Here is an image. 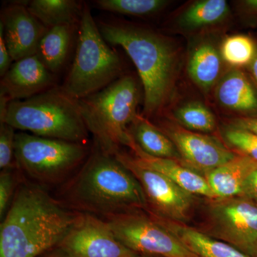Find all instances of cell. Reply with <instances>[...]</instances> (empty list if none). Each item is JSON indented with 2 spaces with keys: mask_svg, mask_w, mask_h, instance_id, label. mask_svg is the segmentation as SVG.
<instances>
[{
  "mask_svg": "<svg viewBox=\"0 0 257 257\" xmlns=\"http://www.w3.org/2000/svg\"><path fill=\"white\" fill-rule=\"evenodd\" d=\"M125 246L144 256L198 257L167 227L145 212L120 214L106 219Z\"/></svg>",
  "mask_w": 257,
  "mask_h": 257,
  "instance_id": "obj_8",
  "label": "cell"
},
{
  "mask_svg": "<svg viewBox=\"0 0 257 257\" xmlns=\"http://www.w3.org/2000/svg\"><path fill=\"white\" fill-rule=\"evenodd\" d=\"M130 133L138 146L150 156L172 160L180 158L172 140L142 115L138 114L134 119Z\"/></svg>",
  "mask_w": 257,
  "mask_h": 257,
  "instance_id": "obj_20",
  "label": "cell"
},
{
  "mask_svg": "<svg viewBox=\"0 0 257 257\" xmlns=\"http://www.w3.org/2000/svg\"><path fill=\"white\" fill-rule=\"evenodd\" d=\"M72 67L61 87L77 100L99 92L122 76V63L101 35L87 4L79 25Z\"/></svg>",
  "mask_w": 257,
  "mask_h": 257,
  "instance_id": "obj_6",
  "label": "cell"
},
{
  "mask_svg": "<svg viewBox=\"0 0 257 257\" xmlns=\"http://www.w3.org/2000/svg\"><path fill=\"white\" fill-rule=\"evenodd\" d=\"M128 147L133 152L134 160L139 165L160 172L192 195L215 199L207 179L201 174L175 160L159 158L147 155L135 143L134 139Z\"/></svg>",
  "mask_w": 257,
  "mask_h": 257,
  "instance_id": "obj_15",
  "label": "cell"
},
{
  "mask_svg": "<svg viewBox=\"0 0 257 257\" xmlns=\"http://www.w3.org/2000/svg\"><path fill=\"white\" fill-rule=\"evenodd\" d=\"M256 170V161L244 155H236L204 177L215 199H224L241 195L245 182Z\"/></svg>",
  "mask_w": 257,
  "mask_h": 257,
  "instance_id": "obj_16",
  "label": "cell"
},
{
  "mask_svg": "<svg viewBox=\"0 0 257 257\" xmlns=\"http://www.w3.org/2000/svg\"><path fill=\"white\" fill-rule=\"evenodd\" d=\"M25 177L15 166L11 168L5 169L0 172V219H4L12 202L19 184L21 183Z\"/></svg>",
  "mask_w": 257,
  "mask_h": 257,
  "instance_id": "obj_27",
  "label": "cell"
},
{
  "mask_svg": "<svg viewBox=\"0 0 257 257\" xmlns=\"http://www.w3.org/2000/svg\"><path fill=\"white\" fill-rule=\"evenodd\" d=\"M92 148L88 145L18 133L16 167L30 182L44 187L62 185L80 169Z\"/></svg>",
  "mask_w": 257,
  "mask_h": 257,
  "instance_id": "obj_7",
  "label": "cell"
},
{
  "mask_svg": "<svg viewBox=\"0 0 257 257\" xmlns=\"http://www.w3.org/2000/svg\"><path fill=\"white\" fill-rule=\"evenodd\" d=\"M37 257H73L69 254L66 250L60 246H56L55 247L47 250L45 252L42 253Z\"/></svg>",
  "mask_w": 257,
  "mask_h": 257,
  "instance_id": "obj_33",
  "label": "cell"
},
{
  "mask_svg": "<svg viewBox=\"0 0 257 257\" xmlns=\"http://www.w3.org/2000/svg\"><path fill=\"white\" fill-rule=\"evenodd\" d=\"M175 118L184 127L190 131L211 133L216 126L212 112L198 101L187 103L175 111Z\"/></svg>",
  "mask_w": 257,
  "mask_h": 257,
  "instance_id": "obj_25",
  "label": "cell"
},
{
  "mask_svg": "<svg viewBox=\"0 0 257 257\" xmlns=\"http://www.w3.org/2000/svg\"><path fill=\"white\" fill-rule=\"evenodd\" d=\"M231 126V127L246 130L257 136V118H238L233 120Z\"/></svg>",
  "mask_w": 257,
  "mask_h": 257,
  "instance_id": "obj_32",
  "label": "cell"
},
{
  "mask_svg": "<svg viewBox=\"0 0 257 257\" xmlns=\"http://www.w3.org/2000/svg\"><path fill=\"white\" fill-rule=\"evenodd\" d=\"M114 155L141 185L146 198L149 215L174 222L187 219L194 202L192 194L160 172L139 165L133 156L121 150Z\"/></svg>",
  "mask_w": 257,
  "mask_h": 257,
  "instance_id": "obj_10",
  "label": "cell"
},
{
  "mask_svg": "<svg viewBox=\"0 0 257 257\" xmlns=\"http://www.w3.org/2000/svg\"><path fill=\"white\" fill-rule=\"evenodd\" d=\"M84 5L76 0H32L26 3L30 13L49 29L79 25Z\"/></svg>",
  "mask_w": 257,
  "mask_h": 257,
  "instance_id": "obj_19",
  "label": "cell"
},
{
  "mask_svg": "<svg viewBox=\"0 0 257 257\" xmlns=\"http://www.w3.org/2000/svg\"><path fill=\"white\" fill-rule=\"evenodd\" d=\"M209 221L211 237L257 256L256 203L243 196L214 199L209 204Z\"/></svg>",
  "mask_w": 257,
  "mask_h": 257,
  "instance_id": "obj_9",
  "label": "cell"
},
{
  "mask_svg": "<svg viewBox=\"0 0 257 257\" xmlns=\"http://www.w3.org/2000/svg\"><path fill=\"white\" fill-rule=\"evenodd\" d=\"M77 26L62 25L48 29L39 44L36 55L52 74L58 72L65 63Z\"/></svg>",
  "mask_w": 257,
  "mask_h": 257,
  "instance_id": "obj_21",
  "label": "cell"
},
{
  "mask_svg": "<svg viewBox=\"0 0 257 257\" xmlns=\"http://www.w3.org/2000/svg\"><path fill=\"white\" fill-rule=\"evenodd\" d=\"M250 72H251V75H252L253 79L256 82L257 84V50L256 55L253 57V60L251 61L249 65Z\"/></svg>",
  "mask_w": 257,
  "mask_h": 257,
  "instance_id": "obj_35",
  "label": "cell"
},
{
  "mask_svg": "<svg viewBox=\"0 0 257 257\" xmlns=\"http://www.w3.org/2000/svg\"><path fill=\"white\" fill-rule=\"evenodd\" d=\"M7 47L16 62L37 54L39 44L49 28L30 13L26 3H10L2 10L1 21Z\"/></svg>",
  "mask_w": 257,
  "mask_h": 257,
  "instance_id": "obj_14",
  "label": "cell"
},
{
  "mask_svg": "<svg viewBox=\"0 0 257 257\" xmlns=\"http://www.w3.org/2000/svg\"><path fill=\"white\" fill-rule=\"evenodd\" d=\"M138 257H155V256H144V255H140Z\"/></svg>",
  "mask_w": 257,
  "mask_h": 257,
  "instance_id": "obj_36",
  "label": "cell"
},
{
  "mask_svg": "<svg viewBox=\"0 0 257 257\" xmlns=\"http://www.w3.org/2000/svg\"><path fill=\"white\" fill-rule=\"evenodd\" d=\"M55 76L36 55L12 64L0 81V111L12 101L23 100L55 87Z\"/></svg>",
  "mask_w": 257,
  "mask_h": 257,
  "instance_id": "obj_13",
  "label": "cell"
},
{
  "mask_svg": "<svg viewBox=\"0 0 257 257\" xmlns=\"http://www.w3.org/2000/svg\"><path fill=\"white\" fill-rule=\"evenodd\" d=\"M13 61L5 42L3 25L0 23V77L9 70Z\"/></svg>",
  "mask_w": 257,
  "mask_h": 257,
  "instance_id": "obj_30",
  "label": "cell"
},
{
  "mask_svg": "<svg viewBox=\"0 0 257 257\" xmlns=\"http://www.w3.org/2000/svg\"><path fill=\"white\" fill-rule=\"evenodd\" d=\"M216 97L221 105L231 110L250 113L257 111V94L246 76L233 69L221 79Z\"/></svg>",
  "mask_w": 257,
  "mask_h": 257,
  "instance_id": "obj_18",
  "label": "cell"
},
{
  "mask_svg": "<svg viewBox=\"0 0 257 257\" xmlns=\"http://www.w3.org/2000/svg\"><path fill=\"white\" fill-rule=\"evenodd\" d=\"M99 10L127 16H151L164 9L168 1L164 0H96Z\"/></svg>",
  "mask_w": 257,
  "mask_h": 257,
  "instance_id": "obj_24",
  "label": "cell"
},
{
  "mask_svg": "<svg viewBox=\"0 0 257 257\" xmlns=\"http://www.w3.org/2000/svg\"><path fill=\"white\" fill-rule=\"evenodd\" d=\"M0 122L42 138L87 145L89 132L83 119L79 100L62 87L36 96L8 103L0 112Z\"/></svg>",
  "mask_w": 257,
  "mask_h": 257,
  "instance_id": "obj_4",
  "label": "cell"
},
{
  "mask_svg": "<svg viewBox=\"0 0 257 257\" xmlns=\"http://www.w3.org/2000/svg\"><path fill=\"white\" fill-rule=\"evenodd\" d=\"M159 128L172 140L180 158L185 162L184 165L195 172L205 175L236 156L222 144L207 135L170 122H162Z\"/></svg>",
  "mask_w": 257,
  "mask_h": 257,
  "instance_id": "obj_12",
  "label": "cell"
},
{
  "mask_svg": "<svg viewBox=\"0 0 257 257\" xmlns=\"http://www.w3.org/2000/svg\"><path fill=\"white\" fill-rule=\"evenodd\" d=\"M240 196L248 198L257 204V170L253 172L246 181Z\"/></svg>",
  "mask_w": 257,
  "mask_h": 257,
  "instance_id": "obj_31",
  "label": "cell"
},
{
  "mask_svg": "<svg viewBox=\"0 0 257 257\" xmlns=\"http://www.w3.org/2000/svg\"><path fill=\"white\" fill-rule=\"evenodd\" d=\"M79 213L24 178L0 225V257H37L58 246Z\"/></svg>",
  "mask_w": 257,
  "mask_h": 257,
  "instance_id": "obj_2",
  "label": "cell"
},
{
  "mask_svg": "<svg viewBox=\"0 0 257 257\" xmlns=\"http://www.w3.org/2000/svg\"><path fill=\"white\" fill-rule=\"evenodd\" d=\"M57 199L70 210L104 220L149 211L138 179L114 154L95 143L80 169L61 185Z\"/></svg>",
  "mask_w": 257,
  "mask_h": 257,
  "instance_id": "obj_1",
  "label": "cell"
},
{
  "mask_svg": "<svg viewBox=\"0 0 257 257\" xmlns=\"http://www.w3.org/2000/svg\"><path fill=\"white\" fill-rule=\"evenodd\" d=\"M257 49L250 37L234 35L227 37L221 45L223 60L234 67L249 65L256 55Z\"/></svg>",
  "mask_w": 257,
  "mask_h": 257,
  "instance_id": "obj_26",
  "label": "cell"
},
{
  "mask_svg": "<svg viewBox=\"0 0 257 257\" xmlns=\"http://www.w3.org/2000/svg\"><path fill=\"white\" fill-rule=\"evenodd\" d=\"M140 91L131 75H122L99 92L79 100L83 119L94 143L110 153L130 147V126L138 116Z\"/></svg>",
  "mask_w": 257,
  "mask_h": 257,
  "instance_id": "obj_5",
  "label": "cell"
},
{
  "mask_svg": "<svg viewBox=\"0 0 257 257\" xmlns=\"http://www.w3.org/2000/svg\"><path fill=\"white\" fill-rule=\"evenodd\" d=\"M225 140L231 147L257 162V136L253 134L230 127L225 131Z\"/></svg>",
  "mask_w": 257,
  "mask_h": 257,
  "instance_id": "obj_28",
  "label": "cell"
},
{
  "mask_svg": "<svg viewBox=\"0 0 257 257\" xmlns=\"http://www.w3.org/2000/svg\"><path fill=\"white\" fill-rule=\"evenodd\" d=\"M229 12V5L224 0H202L189 7L179 22L182 28L196 30L220 23Z\"/></svg>",
  "mask_w": 257,
  "mask_h": 257,
  "instance_id": "obj_23",
  "label": "cell"
},
{
  "mask_svg": "<svg viewBox=\"0 0 257 257\" xmlns=\"http://www.w3.org/2000/svg\"><path fill=\"white\" fill-rule=\"evenodd\" d=\"M58 246L73 257L140 256L116 238L107 221L82 213Z\"/></svg>",
  "mask_w": 257,
  "mask_h": 257,
  "instance_id": "obj_11",
  "label": "cell"
},
{
  "mask_svg": "<svg viewBox=\"0 0 257 257\" xmlns=\"http://www.w3.org/2000/svg\"><path fill=\"white\" fill-rule=\"evenodd\" d=\"M221 59L215 47L202 42L191 52L187 64L189 77L204 90H209L219 79Z\"/></svg>",
  "mask_w": 257,
  "mask_h": 257,
  "instance_id": "obj_22",
  "label": "cell"
},
{
  "mask_svg": "<svg viewBox=\"0 0 257 257\" xmlns=\"http://www.w3.org/2000/svg\"><path fill=\"white\" fill-rule=\"evenodd\" d=\"M104 40L126 52L138 70L144 90L143 114H158L175 84L177 55L168 39L156 31L117 19L96 20Z\"/></svg>",
  "mask_w": 257,
  "mask_h": 257,
  "instance_id": "obj_3",
  "label": "cell"
},
{
  "mask_svg": "<svg viewBox=\"0 0 257 257\" xmlns=\"http://www.w3.org/2000/svg\"><path fill=\"white\" fill-rule=\"evenodd\" d=\"M243 4L249 13L257 15V0H247L243 2Z\"/></svg>",
  "mask_w": 257,
  "mask_h": 257,
  "instance_id": "obj_34",
  "label": "cell"
},
{
  "mask_svg": "<svg viewBox=\"0 0 257 257\" xmlns=\"http://www.w3.org/2000/svg\"><path fill=\"white\" fill-rule=\"evenodd\" d=\"M177 235L185 246L198 257H257L249 256L229 243L173 221L152 218Z\"/></svg>",
  "mask_w": 257,
  "mask_h": 257,
  "instance_id": "obj_17",
  "label": "cell"
},
{
  "mask_svg": "<svg viewBox=\"0 0 257 257\" xmlns=\"http://www.w3.org/2000/svg\"><path fill=\"white\" fill-rule=\"evenodd\" d=\"M15 128L5 122H0V169L11 168L15 164Z\"/></svg>",
  "mask_w": 257,
  "mask_h": 257,
  "instance_id": "obj_29",
  "label": "cell"
}]
</instances>
